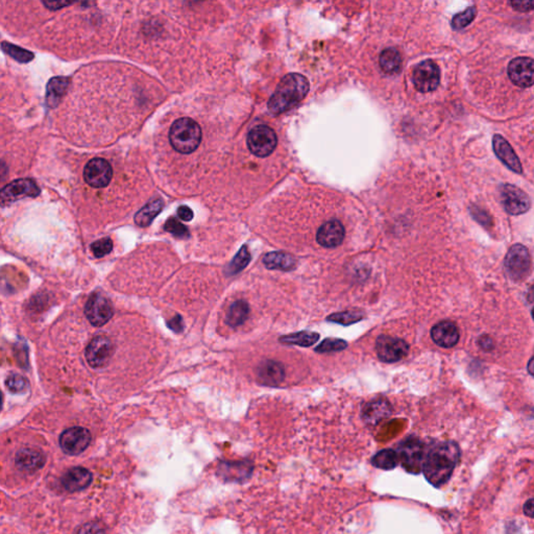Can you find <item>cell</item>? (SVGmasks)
<instances>
[{"mask_svg":"<svg viewBox=\"0 0 534 534\" xmlns=\"http://www.w3.org/2000/svg\"><path fill=\"white\" fill-rule=\"evenodd\" d=\"M460 452L455 442H447L436 445L426 454L423 473L432 485L440 488L450 479L459 460Z\"/></svg>","mask_w":534,"mask_h":534,"instance_id":"6da1fadb","label":"cell"},{"mask_svg":"<svg viewBox=\"0 0 534 534\" xmlns=\"http://www.w3.org/2000/svg\"><path fill=\"white\" fill-rule=\"evenodd\" d=\"M309 89V82L302 74L285 76L268 101V110L273 114L279 115L293 109L305 98Z\"/></svg>","mask_w":534,"mask_h":534,"instance_id":"7a4b0ae2","label":"cell"},{"mask_svg":"<svg viewBox=\"0 0 534 534\" xmlns=\"http://www.w3.org/2000/svg\"><path fill=\"white\" fill-rule=\"evenodd\" d=\"M171 146L181 154H191L202 141V130L198 122L191 118L183 117L175 120L169 130Z\"/></svg>","mask_w":534,"mask_h":534,"instance_id":"3957f363","label":"cell"},{"mask_svg":"<svg viewBox=\"0 0 534 534\" xmlns=\"http://www.w3.org/2000/svg\"><path fill=\"white\" fill-rule=\"evenodd\" d=\"M248 148L252 155L259 158H265L272 155L278 146L276 132L268 126L260 124L254 126L248 132Z\"/></svg>","mask_w":534,"mask_h":534,"instance_id":"277c9868","label":"cell"},{"mask_svg":"<svg viewBox=\"0 0 534 534\" xmlns=\"http://www.w3.org/2000/svg\"><path fill=\"white\" fill-rule=\"evenodd\" d=\"M505 268L513 280L525 279L531 268V257L527 248L522 244L511 246L505 257Z\"/></svg>","mask_w":534,"mask_h":534,"instance_id":"5b68a950","label":"cell"},{"mask_svg":"<svg viewBox=\"0 0 534 534\" xmlns=\"http://www.w3.org/2000/svg\"><path fill=\"white\" fill-rule=\"evenodd\" d=\"M399 460L409 473L419 474L423 470L425 459V446L417 438H408L399 447Z\"/></svg>","mask_w":534,"mask_h":534,"instance_id":"8992f818","label":"cell"},{"mask_svg":"<svg viewBox=\"0 0 534 534\" xmlns=\"http://www.w3.org/2000/svg\"><path fill=\"white\" fill-rule=\"evenodd\" d=\"M115 353V347L109 337L99 335L87 345L85 356L89 365L93 368H103L109 364Z\"/></svg>","mask_w":534,"mask_h":534,"instance_id":"52a82bcc","label":"cell"},{"mask_svg":"<svg viewBox=\"0 0 534 534\" xmlns=\"http://www.w3.org/2000/svg\"><path fill=\"white\" fill-rule=\"evenodd\" d=\"M376 352L381 361L393 363L406 357L409 345L404 339L381 335L377 338Z\"/></svg>","mask_w":534,"mask_h":534,"instance_id":"ba28073f","label":"cell"},{"mask_svg":"<svg viewBox=\"0 0 534 534\" xmlns=\"http://www.w3.org/2000/svg\"><path fill=\"white\" fill-rule=\"evenodd\" d=\"M85 314L92 326L103 327L113 318V305L101 293H93L85 306Z\"/></svg>","mask_w":534,"mask_h":534,"instance_id":"9c48e42d","label":"cell"},{"mask_svg":"<svg viewBox=\"0 0 534 534\" xmlns=\"http://www.w3.org/2000/svg\"><path fill=\"white\" fill-rule=\"evenodd\" d=\"M413 84L420 92L427 93L438 89L440 82V70L431 60L420 63L413 70Z\"/></svg>","mask_w":534,"mask_h":534,"instance_id":"30bf717a","label":"cell"},{"mask_svg":"<svg viewBox=\"0 0 534 534\" xmlns=\"http://www.w3.org/2000/svg\"><path fill=\"white\" fill-rule=\"evenodd\" d=\"M500 196L503 207L509 214H524L531 207V200L528 194L511 184H503L501 186Z\"/></svg>","mask_w":534,"mask_h":534,"instance_id":"8fae6325","label":"cell"},{"mask_svg":"<svg viewBox=\"0 0 534 534\" xmlns=\"http://www.w3.org/2000/svg\"><path fill=\"white\" fill-rule=\"evenodd\" d=\"M40 194V188L33 180L20 179L8 184L0 193L1 205L11 204L26 198H36Z\"/></svg>","mask_w":534,"mask_h":534,"instance_id":"7c38bea8","label":"cell"},{"mask_svg":"<svg viewBox=\"0 0 534 534\" xmlns=\"http://www.w3.org/2000/svg\"><path fill=\"white\" fill-rule=\"evenodd\" d=\"M90 442L91 433L86 428H69L60 436V446L68 455L80 454L88 448Z\"/></svg>","mask_w":534,"mask_h":534,"instance_id":"4fadbf2b","label":"cell"},{"mask_svg":"<svg viewBox=\"0 0 534 534\" xmlns=\"http://www.w3.org/2000/svg\"><path fill=\"white\" fill-rule=\"evenodd\" d=\"M112 175H113V171L111 165L105 159H92L85 166L84 179L91 187H107L111 182Z\"/></svg>","mask_w":534,"mask_h":534,"instance_id":"5bb4252c","label":"cell"},{"mask_svg":"<svg viewBox=\"0 0 534 534\" xmlns=\"http://www.w3.org/2000/svg\"><path fill=\"white\" fill-rule=\"evenodd\" d=\"M509 78L521 88H529L534 85V60L531 58H515L507 69Z\"/></svg>","mask_w":534,"mask_h":534,"instance_id":"9a60e30c","label":"cell"},{"mask_svg":"<svg viewBox=\"0 0 534 534\" xmlns=\"http://www.w3.org/2000/svg\"><path fill=\"white\" fill-rule=\"evenodd\" d=\"M345 237V229L343 223L336 219L327 221L318 229L316 241L324 248H333L341 246Z\"/></svg>","mask_w":534,"mask_h":534,"instance_id":"2e32d148","label":"cell"},{"mask_svg":"<svg viewBox=\"0 0 534 534\" xmlns=\"http://www.w3.org/2000/svg\"><path fill=\"white\" fill-rule=\"evenodd\" d=\"M46 457L42 451L36 448H24L18 451L15 457V465L24 473H35L44 467Z\"/></svg>","mask_w":534,"mask_h":534,"instance_id":"e0dca14e","label":"cell"},{"mask_svg":"<svg viewBox=\"0 0 534 534\" xmlns=\"http://www.w3.org/2000/svg\"><path fill=\"white\" fill-rule=\"evenodd\" d=\"M432 341L442 347H455L459 341V330L450 320L438 322L431 330Z\"/></svg>","mask_w":534,"mask_h":534,"instance_id":"ac0fdd59","label":"cell"},{"mask_svg":"<svg viewBox=\"0 0 534 534\" xmlns=\"http://www.w3.org/2000/svg\"><path fill=\"white\" fill-rule=\"evenodd\" d=\"M257 376L261 384L266 386H279L285 379V368L280 362L266 360L259 365Z\"/></svg>","mask_w":534,"mask_h":534,"instance_id":"d6986e66","label":"cell"},{"mask_svg":"<svg viewBox=\"0 0 534 534\" xmlns=\"http://www.w3.org/2000/svg\"><path fill=\"white\" fill-rule=\"evenodd\" d=\"M492 148H494V154L497 155V157L510 171L515 173H522L521 161L517 158L510 144L502 136L498 135V134L494 136V138H492Z\"/></svg>","mask_w":534,"mask_h":534,"instance_id":"ffe728a7","label":"cell"},{"mask_svg":"<svg viewBox=\"0 0 534 534\" xmlns=\"http://www.w3.org/2000/svg\"><path fill=\"white\" fill-rule=\"evenodd\" d=\"M92 482V474L82 467H71L62 478V484L68 492H78L88 488Z\"/></svg>","mask_w":534,"mask_h":534,"instance_id":"44dd1931","label":"cell"},{"mask_svg":"<svg viewBox=\"0 0 534 534\" xmlns=\"http://www.w3.org/2000/svg\"><path fill=\"white\" fill-rule=\"evenodd\" d=\"M391 415V406L385 399H377L368 403L362 411V417L368 425L374 426Z\"/></svg>","mask_w":534,"mask_h":534,"instance_id":"7402d4cb","label":"cell"},{"mask_svg":"<svg viewBox=\"0 0 534 534\" xmlns=\"http://www.w3.org/2000/svg\"><path fill=\"white\" fill-rule=\"evenodd\" d=\"M262 262L268 270H283V272L295 270L297 265L295 257L284 252H267L263 257Z\"/></svg>","mask_w":534,"mask_h":534,"instance_id":"603a6c76","label":"cell"},{"mask_svg":"<svg viewBox=\"0 0 534 534\" xmlns=\"http://www.w3.org/2000/svg\"><path fill=\"white\" fill-rule=\"evenodd\" d=\"M219 475L227 481H241L252 473V465L246 461L223 463L219 467Z\"/></svg>","mask_w":534,"mask_h":534,"instance_id":"cb8c5ba5","label":"cell"},{"mask_svg":"<svg viewBox=\"0 0 534 534\" xmlns=\"http://www.w3.org/2000/svg\"><path fill=\"white\" fill-rule=\"evenodd\" d=\"M68 85H69V78L65 76H55L49 80L46 89L47 107L53 109L59 105V101L67 91Z\"/></svg>","mask_w":534,"mask_h":534,"instance_id":"d4e9b609","label":"cell"},{"mask_svg":"<svg viewBox=\"0 0 534 534\" xmlns=\"http://www.w3.org/2000/svg\"><path fill=\"white\" fill-rule=\"evenodd\" d=\"M379 64L384 74H395L402 67V57L397 49L390 47V49H384L380 53Z\"/></svg>","mask_w":534,"mask_h":534,"instance_id":"484cf974","label":"cell"},{"mask_svg":"<svg viewBox=\"0 0 534 534\" xmlns=\"http://www.w3.org/2000/svg\"><path fill=\"white\" fill-rule=\"evenodd\" d=\"M163 208H164V203L162 200H155L148 203L135 215L136 225L141 227H148L153 221L160 214Z\"/></svg>","mask_w":534,"mask_h":534,"instance_id":"4316f807","label":"cell"},{"mask_svg":"<svg viewBox=\"0 0 534 534\" xmlns=\"http://www.w3.org/2000/svg\"><path fill=\"white\" fill-rule=\"evenodd\" d=\"M318 339H320L318 333L312 332V331H301V332L281 336L279 338V343H282V345L309 347L316 345Z\"/></svg>","mask_w":534,"mask_h":534,"instance_id":"83f0119b","label":"cell"},{"mask_svg":"<svg viewBox=\"0 0 534 534\" xmlns=\"http://www.w3.org/2000/svg\"><path fill=\"white\" fill-rule=\"evenodd\" d=\"M248 313H250V306L246 301L239 300V301L234 302L232 304L229 311H227L225 322L229 326L236 328V327L244 324V322L248 320Z\"/></svg>","mask_w":534,"mask_h":534,"instance_id":"f1b7e54d","label":"cell"},{"mask_svg":"<svg viewBox=\"0 0 534 534\" xmlns=\"http://www.w3.org/2000/svg\"><path fill=\"white\" fill-rule=\"evenodd\" d=\"M399 454L395 451L382 450L377 453L372 459V463L376 467L382 470H393L399 463Z\"/></svg>","mask_w":534,"mask_h":534,"instance_id":"f546056e","label":"cell"},{"mask_svg":"<svg viewBox=\"0 0 534 534\" xmlns=\"http://www.w3.org/2000/svg\"><path fill=\"white\" fill-rule=\"evenodd\" d=\"M252 260V256H250V250H248V246H243L240 248L239 252H237L235 257H234L232 262L230 263L229 266L227 268V275L233 276V275L238 274V273L242 272V270L248 266V263Z\"/></svg>","mask_w":534,"mask_h":534,"instance_id":"4dcf8cb0","label":"cell"},{"mask_svg":"<svg viewBox=\"0 0 534 534\" xmlns=\"http://www.w3.org/2000/svg\"><path fill=\"white\" fill-rule=\"evenodd\" d=\"M364 316L362 312L360 311H345L338 312V313H333L327 318V320L331 322H335V324L343 325V326H350V325L356 324V322H360L363 320Z\"/></svg>","mask_w":534,"mask_h":534,"instance_id":"1f68e13d","label":"cell"},{"mask_svg":"<svg viewBox=\"0 0 534 534\" xmlns=\"http://www.w3.org/2000/svg\"><path fill=\"white\" fill-rule=\"evenodd\" d=\"M1 47H3V51L6 53H8L10 57L13 58V59L20 62V63H28V62L34 59V53L26 51V49H20V47L11 44V43L3 42Z\"/></svg>","mask_w":534,"mask_h":534,"instance_id":"d6a6232c","label":"cell"},{"mask_svg":"<svg viewBox=\"0 0 534 534\" xmlns=\"http://www.w3.org/2000/svg\"><path fill=\"white\" fill-rule=\"evenodd\" d=\"M347 347V343L343 339L326 338L316 347V352L320 354L336 353V352L343 351Z\"/></svg>","mask_w":534,"mask_h":534,"instance_id":"836d02e7","label":"cell"},{"mask_svg":"<svg viewBox=\"0 0 534 534\" xmlns=\"http://www.w3.org/2000/svg\"><path fill=\"white\" fill-rule=\"evenodd\" d=\"M476 14H477L476 7L467 8L463 13H459L454 16V18L452 19V28L456 31L467 28L475 19Z\"/></svg>","mask_w":534,"mask_h":534,"instance_id":"e575fe53","label":"cell"},{"mask_svg":"<svg viewBox=\"0 0 534 534\" xmlns=\"http://www.w3.org/2000/svg\"><path fill=\"white\" fill-rule=\"evenodd\" d=\"M6 385H7L8 389L13 393H24V391L28 390V386H30L28 379L20 374H10L6 381Z\"/></svg>","mask_w":534,"mask_h":534,"instance_id":"d590c367","label":"cell"},{"mask_svg":"<svg viewBox=\"0 0 534 534\" xmlns=\"http://www.w3.org/2000/svg\"><path fill=\"white\" fill-rule=\"evenodd\" d=\"M112 250H113V241H112L111 238L107 237L97 240L91 246V250L96 258H103V257L107 256L112 252Z\"/></svg>","mask_w":534,"mask_h":534,"instance_id":"8d00e7d4","label":"cell"},{"mask_svg":"<svg viewBox=\"0 0 534 534\" xmlns=\"http://www.w3.org/2000/svg\"><path fill=\"white\" fill-rule=\"evenodd\" d=\"M164 229L178 238H188L190 235L187 227H185L183 223H180L177 218H173V217L166 221Z\"/></svg>","mask_w":534,"mask_h":534,"instance_id":"74e56055","label":"cell"},{"mask_svg":"<svg viewBox=\"0 0 534 534\" xmlns=\"http://www.w3.org/2000/svg\"><path fill=\"white\" fill-rule=\"evenodd\" d=\"M78 534H105L103 525L97 522L85 524L78 530Z\"/></svg>","mask_w":534,"mask_h":534,"instance_id":"f35d334b","label":"cell"},{"mask_svg":"<svg viewBox=\"0 0 534 534\" xmlns=\"http://www.w3.org/2000/svg\"><path fill=\"white\" fill-rule=\"evenodd\" d=\"M510 5L519 12H529L534 9V1H511Z\"/></svg>","mask_w":534,"mask_h":534,"instance_id":"ab89813d","label":"cell"},{"mask_svg":"<svg viewBox=\"0 0 534 534\" xmlns=\"http://www.w3.org/2000/svg\"><path fill=\"white\" fill-rule=\"evenodd\" d=\"M178 216L184 221H190L193 219V211L188 206H181L178 209Z\"/></svg>","mask_w":534,"mask_h":534,"instance_id":"60d3db41","label":"cell"},{"mask_svg":"<svg viewBox=\"0 0 534 534\" xmlns=\"http://www.w3.org/2000/svg\"><path fill=\"white\" fill-rule=\"evenodd\" d=\"M167 326H169L171 330L175 331V332H182V330L184 329L183 320H182L181 316H177L175 318H173V320H169V322H167Z\"/></svg>","mask_w":534,"mask_h":534,"instance_id":"b9f144b4","label":"cell"},{"mask_svg":"<svg viewBox=\"0 0 534 534\" xmlns=\"http://www.w3.org/2000/svg\"><path fill=\"white\" fill-rule=\"evenodd\" d=\"M44 6L46 8H49V9L51 10H58L61 9V8L63 7H68V6L72 5L74 3H66V1H53V3H46V1H44Z\"/></svg>","mask_w":534,"mask_h":534,"instance_id":"7bdbcfd3","label":"cell"},{"mask_svg":"<svg viewBox=\"0 0 534 534\" xmlns=\"http://www.w3.org/2000/svg\"><path fill=\"white\" fill-rule=\"evenodd\" d=\"M524 513L527 515L528 517H533L534 519V498L530 499L529 501L526 502L524 505Z\"/></svg>","mask_w":534,"mask_h":534,"instance_id":"ee69618b","label":"cell"},{"mask_svg":"<svg viewBox=\"0 0 534 534\" xmlns=\"http://www.w3.org/2000/svg\"><path fill=\"white\" fill-rule=\"evenodd\" d=\"M528 370H529L530 374H533L534 376V358H532V359L530 360L529 365H528Z\"/></svg>","mask_w":534,"mask_h":534,"instance_id":"f6af8a7d","label":"cell"},{"mask_svg":"<svg viewBox=\"0 0 534 534\" xmlns=\"http://www.w3.org/2000/svg\"><path fill=\"white\" fill-rule=\"evenodd\" d=\"M532 318L534 320V308L532 309Z\"/></svg>","mask_w":534,"mask_h":534,"instance_id":"bcb514c9","label":"cell"}]
</instances>
